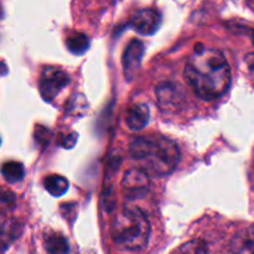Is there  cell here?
I'll return each mask as SVG.
<instances>
[{
    "label": "cell",
    "mask_w": 254,
    "mask_h": 254,
    "mask_svg": "<svg viewBox=\"0 0 254 254\" xmlns=\"http://www.w3.org/2000/svg\"><path fill=\"white\" fill-rule=\"evenodd\" d=\"M184 74L192 91L206 101L223 96L232 82V72L225 55L217 49L203 46L196 47L189 57Z\"/></svg>",
    "instance_id": "1"
},
{
    "label": "cell",
    "mask_w": 254,
    "mask_h": 254,
    "mask_svg": "<svg viewBox=\"0 0 254 254\" xmlns=\"http://www.w3.org/2000/svg\"><path fill=\"white\" fill-rule=\"evenodd\" d=\"M129 151L139 169L154 176L170 175L181 156L178 144L161 135L138 136L131 140Z\"/></svg>",
    "instance_id": "2"
},
{
    "label": "cell",
    "mask_w": 254,
    "mask_h": 254,
    "mask_svg": "<svg viewBox=\"0 0 254 254\" xmlns=\"http://www.w3.org/2000/svg\"><path fill=\"white\" fill-rule=\"evenodd\" d=\"M151 227L145 213L138 207H123L111 225V235L119 247L127 251H140L146 247Z\"/></svg>",
    "instance_id": "3"
},
{
    "label": "cell",
    "mask_w": 254,
    "mask_h": 254,
    "mask_svg": "<svg viewBox=\"0 0 254 254\" xmlns=\"http://www.w3.org/2000/svg\"><path fill=\"white\" fill-rule=\"evenodd\" d=\"M156 103L164 113H175L186 103L183 87L174 82H164L156 87Z\"/></svg>",
    "instance_id": "4"
},
{
    "label": "cell",
    "mask_w": 254,
    "mask_h": 254,
    "mask_svg": "<svg viewBox=\"0 0 254 254\" xmlns=\"http://www.w3.org/2000/svg\"><path fill=\"white\" fill-rule=\"evenodd\" d=\"M68 83V76L61 68L47 67L40 77V93L45 101L51 102Z\"/></svg>",
    "instance_id": "5"
},
{
    "label": "cell",
    "mask_w": 254,
    "mask_h": 254,
    "mask_svg": "<svg viewBox=\"0 0 254 254\" xmlns=\"http://www.w3.org/2000/svg\"><path fill=\"white\" fill-rule=\"evenodd\" d=\"M124 195L129 198H140L149 191V176L145 171L139 168L127 171L122 180Z\"/></svg>",
    "instance_id": "6"
},
{
    "label": "cell",
    "mask_w": 254,
    "mask_h": 254,
    "mask_svg": "<svg viewBox=\"0 0 254 254\" xmlns=\"http://www.w3.org/2000/svg\"><path fill=\"white\" fill-rule=\"evenodd\" d=\"M161 17L156 10L141 9L131 19L130 25L141 35H153L160 26Z\"/></svg>",
    "instance_id": "7"
},
{
    "label": "cell",
    "mask_w": 254,
    "mask_h": 254,
    "mask_svg": "<svg viewBox=\"0 0 254 254\" xmlns=\"http://www.w3.org/2000/svg\"><path fill=\"white\" fill-rule=\"evenodd\" d=\"M144 55V45L139 40H133L127 46L123 56V68L127 79H131L140 67Z\"/></svg>",
    "instance_id": "8"
},
{
    "label": "cell",
    "mask_w": 254,
    "mask_h": 254,
    "mask_svg": "<svg viewBox=\"0 0 254 254\" xmlns=\"http://www.w3.org/2000/svg\"><path fill=\"white\" fill-rule=\"evenodd\" d=\"M22 226L14 218L0 216V254H2L21 235Z\"/></svg>",
    "instance_id": "9"
},
{
    "label": "cell",
    "mask_w": 254,
    "mask_h": 254,
    "mask_svg": "<svg viewBox=\"0 0 254 254\" xmlns=\"http://www.w3.org/2000/svg\"><path fill=\"white\" fill-rule=\"evenodd\" d=\"M231 254H254V226L242 228L230 242Z\"/></svg>",
    "instance_id": "10"
},
{
    "label": "cell",
    "mask_w": 254,
    "mask_h": 254,
    "mask_svg": "<svg viewBox=\"0 0 254 254\" xmlns=\"http://www.w3.org/2000/svg\"><path fill=\"white\" fill-rule=\"evenodd\" d=\"M149 123V107L146 104H134L127 114V124L131 130H141Z\"/></svg>",
    "instance_id": "11"
},
{
    "label": "cell",
    "mask_w": 254,
    "mask_h": 254,
    "mask_svg": "<svg viewBox=\"0 0 254 254\" xmlns=\"http://www.w3.org/2000/svg\"><path fill=\"white\" fill-rule=\"evenodd\" d=\"M45 247L49 254H68V242L59 233H49L45 237Z\"/></svg>",
    "instance_id": "12"
},
{
    "label": "cell",
    "mask_w": 254,
    "mask_h": 254,
    "mask_svg": "<svg viewBox=\"0 0 254 254\" xmlns=\"http://www.w3.org/2000/svg\"><path fill=\"white\" fill-rule=\"evenodd\" d=\"M44 185L45 189L49 191L50 195L55 196V197H60V196L64 195L68 190V181L59 175L47 176L44 180Z\"/></svg>",
    "instance_id": "13"
},
{
    "label": "cell",
    "mask_w": 254,
    "mask_h": 254,
    "mask_svg": "<svg viewBox=\"0 0 254 254\" xmlns=\"http://www.w3.org/2000/svg\"><path fill=\"white\" fill-rule=\"evenodd\" d=\"M1 174L5 180L10 184L19 183L25 175L24 166L17 161H7L1 166Z\"/></svg>",
    "instance_id": "14"
},
{
    "label": "cell",
    "mask_w": 254,
    "mask_h": 254,
    "mask_svg": "<svg viewBox=\"0 0 254 254\" xmlns=\"http://www.w3.org/2000/svg\"><path fill=\"white\" fill-rule=\"evenodd\" d=\"M170 254H208V246L202 240H192L179 246Z\"/></svg>",
    "instance_id": "15"
},
{
    "label": "cell",
    "mask_w": 254,
    "mask_h": 254,
    "mask_svg": "<svg viewBox=\"0 0 254 254\" xmlns=\"http://www.w3.org/2000/svg\"><path fill=\"white\" fill-rule=\"evenodd\" d=\"M88 39L83 34H74L67 40V47L74 55H82L88 49Z\"/></svg>",
    "instance_id": "16"
},
{
    "label": "cell",
    "mask_w": 254,
    "mask_h": 254,
    "mask_svg": "<svg viewBox=\"0 0 254 254\" xmlns=\"http://www.w3.org/2000/svg\"><path fill=\"white\" fill-rule=\"evenodd\" d=\"M246 62H247L248 69H250L251 74L254 78V54H250L247 57H246Z\"/></svg>",
    "instance_id": "17"
},
{
    "label": "cell",
    "mask_w": 254,
    "mask_h": 254,
    "mask_svg": "<svg viewBox=\"0 0 254 254\" xmlns=\"http://www.w3.org/2000/svg\"><path fill=\"white\" fill-rule=\"evenodd\" d=\"M77 254H94V252H92V251H84V252L77 253Z\"/></svg>",
    "instance_id": "18"
},
{
    "label": "cell",
    "mask_w": 254,
    "mask_h": 254,
    "mask_svg": "<svg viewBox=\"0 0 254 254\" xmlns=\"http://www.w3.org/2000/svg\"><path fill=\"white\" fill-rule=\"evenodd\" d=\"M252 40H253V44H254V34H253V36H252Z\"/></svg>",
    "instance_id": "19"
}]
</instances>
